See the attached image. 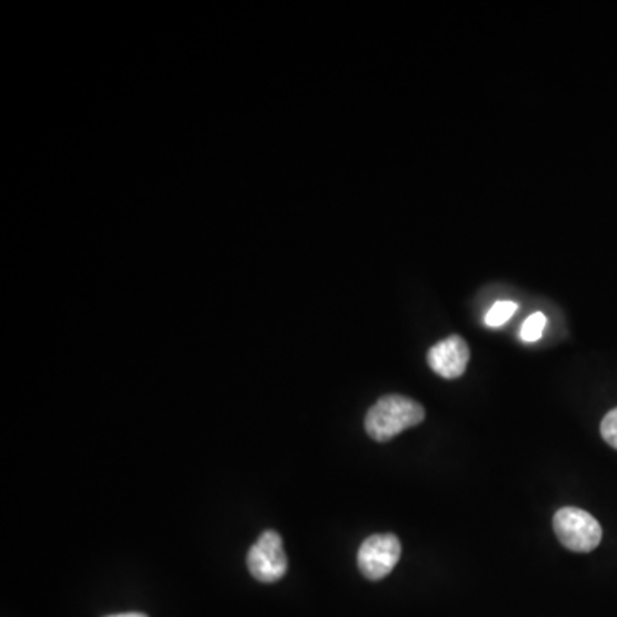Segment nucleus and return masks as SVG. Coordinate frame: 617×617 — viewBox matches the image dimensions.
I'll return each mask as SVG.
<instances>
[{"instance_id": "39448f33", "label": "nucleus", "mask_w": 617, "mask_h": 617, "mask_svg": "<svg viewBox=\"0 0 617 617\" xmlns=\"http://www.w3.org/2000/svg\"><path fill=\"white\" fill-rule=\"evenodd\" d=\"M468 360H470V348L458 335H451L439 341L427 354L430 369L445 379H457L464 376Z\"/></svg>"}, {"instance_id": "f03ea898", "label": "nucleus", "mask_w": 617, "mask_h": 617, "mask_svg": "<svg viewBox=\"0 0 617 617\" xmlns=\"http://www.w3.org/2000/svg\"><path fill=\"white\" fill-rule=\"evenodd\" d=\"M553 525L559 543L573 553H591L603 540V527L585 509L561 508L554 515Z\"/></svg>"}, {"instance_id": "6e6552de", "label": "nucleus", "mask_w": 617, "mask_h": 617, "mask_svg": "<svg viewBox=\"0 0 617 617\" xmlns=\"http://www.w3.org/2000/svg\"><path fill=\"white\" fill-rule=\"evenodd\" d=\"M600 435L610 448L617 449V408L610 410L600 424Z\"/></svg>"}, {"instance_id": "20e7f679", "label": "nucleus", "mask_w": 617, "mask_h": 617, "mask_svg": "<svg viewBox=\"0 0 617 617\" xmlns=\"http://www.w3.org/2000/svg\"><path fill=\"white\" fill-rule=\"evenodd\" d=\"M247 568L261 584H275L283 578L288 561L283 540L277 531H262L258 543L247 554Z\"/></svg>"}, {"instance_id": "f257e3e1", "label": "nucleus", "mask_w": 617, "mask_h": 617, "mask_svg": "<svg viewBox=\"0 0 617 617\" xmlns=\"http://www.w3.org/2000/svg\"><path fill=\"white\" fill-rule=\"evenodd\" d=\"M426 419V410L419 401L401 395H388L376 401L367 411L366 432L378 442L397 438L404 430L419 426Z\"/></svg>"}, {"instance_id": "1a4fd4ad", "label": "nucleus", "mask_w": 617, "mask_h": 617, "mask_svg": "<svg viewBox=\"0 0 617 617\" xmlns=\"http://www.w3.org/2000/svg\"><path fill=\"white\" fill-rule=\"evenodd\" d=\"M107 617H148L147 614L141 613H126V614H116V616H107Z\"/></svg>"}, {"instance_id": "7ed1b4c3", "label": "nucleus", "mask_w": 617, "mask_h": 617, "mask_svg": "<svg viewBox=\"0 0 617 617\" xmlns=\"http://www.w3.org/2000/svg\"><path fill=\"white\" fill-rule=\"evenodd\" d=\"M401 558V543L397 535H370L364 540L357 565L367 580L378 581L394 571Z\"/></svg>"}, {"instance_id": "0eeeda50", "label": "nucleus", "mask_w": 617, "mask_h": 617, "mask_svg": "<svg viewBox=\"0 0 617 617\" xmlns=\"http://www.w3.org/2000/svg\"><path fill=\"white\" fill-rule=\"evenodd\" d=\"M547 318L543 312H535L531 315L527 321L521 326V340L524 341H537L543 337L544 329H546Z\"/></svg>"}, {"instance_id": "423d86ee", "label": "nucleus", "mask_w": 617, "mask_h": 617, "mask_svg": "<svg viewBox=\"0 0 617 617\" xmlns=\"http://www.w3.org/2000/svg\"><path fill=\"white\" fill-rule=\"evenodd\" d=\"M518 306L515 302H496L490 307V311L486 316V325L490 328H498V326L505 325L509 318H511L515 312H517Z\"/></svg>"}]
</instances>
